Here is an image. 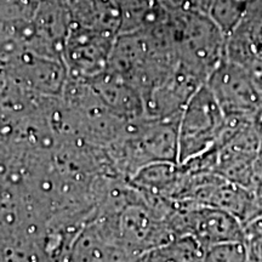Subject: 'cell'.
Returning <instances> with one entry per match:
<instances>
[{
	"mask_svg": "<svg viewBox=\"0 0 262 262\" xmlns=\"http://www.w3.org/2000/svg\"><path fill=\"white\" fill-rule=\"evenodd\" d=\"M170 26L179 64L206 84L226 58L227 34L210 15L193 8L170 12Z\"/></svg>",
	"mask_w": 262,
	"mask_h": 262,
	"instance_id": "obj_1",
	"label": "cell"
},
{
	"mask_svg": "<svg viewBox=\"0 0 262 262\" xmlns=\"http://www.w3.org/2000/svg\"><path fill=\"white\" fill-rule=\"evenodd\" d=\"M226 117L208 86L203 85L183 108L179 123V164L204 155L225 133Z\"/></svg>",
	"mask_w": 262,
	"mask_h": 262,
	"instance_id": "obj_2",
	"label": "cell"
},
{
	"mask_svg": "<svg viewBox=\"0 0 262 262\" xmlns=\"http://www.w3.org/2000/svg\"><path fill=\"white\" fill-rule=\"evenodd\" d=\"M206 86L226 119L262 126V91L244 67L225 58L209 77Z\"/></svg>",
	"mask_w": 262,
	"mask_h": 262,
	"instance_id": "obj_3",
	"label": "cell"
},
{
	"mask_svg": "<svg viewBox=\"0 0 262 262\" xmlns=\"http://www.w3.org/2000/svg\"><path fill=\"white\" fill-rule=\"evenodd\" d=\"M169 222L176 238L191 237L205 250L220 244L244 243V225L220 209L175 202Z\"/></svg>",
	"mask_w": 262,
	"mask_h": 262,
	"instance_id": "obj_4",
	"label": "cell"
},
{
	"mask_svg": "<svg viewBox=\"0 0 262 262\" xmlns=\"http://www.w3.org/2000/svg\"><path fill=\"white\" fill-rule=\"evenodd\" d=\"M117 37L112 33L70 26L62 49L68 78L90 81L106 72Z\"/></svg>",
	"mask_w": 262,
	"mask_h": 262,
	"instance_id": "obj_5",
	"label": "cell"
},
{
	"mask_svg": "<svg viewBox=\"0 0 262 262\" xmlns=\"http://www.w3.org/2000/svg\"><path fill=\"white\" fill-rule=\"evenodd\" d=\"M15 74L18 86L45 97H62L68 81L67 68L61 58L31 51L16 57Z\"/></svg>",
	"mask_w": 262,
	"mask_h": 262,
	"instance_id": "obj_6",
	"label": "cell"
},
{
	"mask_svg": "<svg viewBox=\"0 0 262 262\" xmlns=\"http://www.w3.org/2000/svg\"><path fill=\"white\" fill-rule=\"evenodd\" d=\"M70 26L96 29L119 35L122 12L116 0H63Z\"/></svg>",
	"mask_w": 262,
	"mask_h": 262,
	"instance_id": "obj_7",
	"label": "cell"
},
{
	"mask_svg": "<svg viewBox=\"0 0 262 262\" xmlns=\"http://www.w3.org/2000/svg\"><path fill=\"white\" fill-rule=\"evenodd\" d=\"M251 0H212L209 15L224 29L226 34L233 29L243 17Z\"/></svg>",
	"mask_w": 262,
	"mask_h": 262,
	"instance_id": "obj_8",
	"label": "cell"
},
{
	"mask_svg": "<svg viewBox=\"0 0 262 262\" xmlns=\"http://www.w3.org/2000/svg\"><path fill=\"white\" fill-rule=\"evenodd\" d=\"M204 262H249L243 242L215 245L208 249Z\"/></svg>",
	"mask_w": 262,
	"mask_h": 262,
	"instance_id": "obj_9",
	"label": "cell"
},
{
	"mask_svg": "<svg viewBox=\"0 0 262 262\" xmlns=\"http://www.w3.org/2000/svg\"><path fill=\"white\" fill-rule=\"evenodd\" d=\"M242 67H244L248 71V73L253 78L254 83L262 91V51L255 52L250 60Z\"/></svg>",
	"mask_w": 262,
	"mask_h": 262,
	"instance_id": "obj_10",
	"label": "cell"
},
{
	"mask_svg": "<svg viewBox=\"0 0 262 262\" xmlns=\"http://www.w3.org/2000/svg\"><path fill=\"white\" fill-rule=\"evenodd\" d=\"M158 4L168 12H179L193 8V0H157Z\"/></svg>",
	"mask_w": 262,
	"mask_h": 262,
	"instance_id": "obj_11",
	"label": "cell"
},
{
	"mask_svg": "<svg viewBox=\"0 0 262 262\" xmlns=\"http://www.w3.org/2000/svg\"><path fill=\"white\" fill-rule=\"evenodd\" d=\"M212 0H193V9L209 14L211 8Z\"/></svg>",
	"mask_w": 262,
	"mask_h": 262,
	"instance_id": "obj_12",
	"label": "cell"
}]
</instances>
